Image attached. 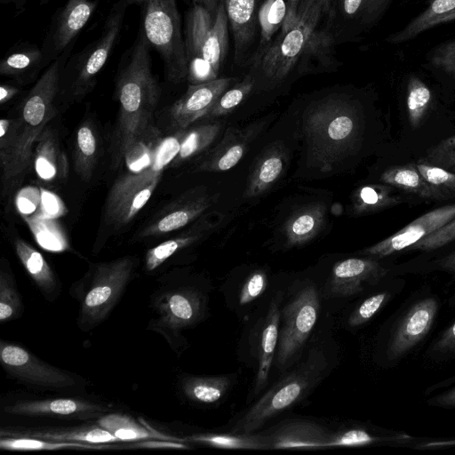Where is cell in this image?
Instances as JSON below:
<instances>
[{
	"label": "cell",
	"mask_w": 455,
	"mask_h": 455,
	"mask_svg": "<svg viewBox=\"0 0 455 455\" xmlns=\"http://www.w3.org/2000/svg\"><path fill=\"white\" fill-rule=\"evenodd\" d=\"M151 49L140 29L118 64L115 94L119 110L112 146L116 164L124 162L131 146L153 126L151 121L161 90L152 71Z\"/></svg>",
	"instance_id": "1"
},
{
	"label": "cell",
	"mask_w": 455,
	"mask_h": 455,
	"mask_svg": "<svg viewBox=\"0 0 455 455\" xmlns=\"http://www.w3.org/2000/svg\"><path fill=\"white\" fill-rule=\"evenodd\" d=\"M69 45L44 70L19 107L17 143L6 169L2 172L3 195L12 191L33 163L37 140L56 114L62 70L71 55Z\"/></svg>",
	"instance_id": "2"
},
{
	"label": "cell",
	"mask_w": 455,
	"mask_h": 455,
	"mask_svg": "<svg viewBox=\"0 0 455 455\" xmlns=\"http://www.w3.org/2000/svg\"><path fill=\"white\" fill-rule=\"evenodd\" d=\"M228 20L223 1L215 14L194 4L186 18L185 53L189 84H199L218 78L228 52Z\"/></svg>",
	"instance_id": "3"
},
{
	"label": "cell",
	"mask_w": 455,
	"mask_h": 455,
	"mask_svg": "<svg viewBox=\"0 0 455 455\" xmlns=\"http://www.w3.org/2000/svg\"><path fill=\"white\" fill-rule=\"evenodd\" d=\"M335 0H300L293 24L255 54L253 66L274 83L285 78L298 60L309 51L319 26L332 12Z\"/></svg>",
	"instance_id": "4"
},
{
	"label": "cell",
	"mask_w": 455,
	"mask_h": 455,
	"mask_svg": "<svg viewBox=\"0 0 455 455\" xmlns=\"http://www.w3.org/2000/svg\"><path fill=\"white\" fill-rule=\"evenodd\" d=\"M328 362L314 348L296 369L275 383L244 414L233 433H252L267 421L301 401L323 379Z\"/></svg>",
	"instance_id": "5"
},
{
	"label": "cell",
	"mask_w": 455,
	"mask_h": 455,
	"mask_svg": "<svg viewBox=\"0 0 455 455\" xmlns=\"http://www.w3.org/2000/svg\"><path fill=\"white\" fill-rule=\"evenodd\" d=\"M129 6L127 0H118L112 6L100 35L83 50L70 55L60 77V100L77 101L93 89L119 39Z\"/></svg>",
	"instance_id": "6"
},
{
	"label": "cell",
	"mask_w": 455,
	"mask_h": 455,
	"mask_svg": "<svg viewBox=\"0 0 455 455\" xmlns=\"http://www.w3.org/2000/svg\"><path fill=\"white\" fill-rule=\"evenodd\" d=\"M183 133L163 140L154 162L138 172H129L122 176L108 193L105 219L108 224L121 227L128 224L145 206L156 188L164 167L179 153Z\"/></svg>",
	"instance_id": "7"
},
{
	"label": "cell",
	"mask_w": 455,
	"mask_h": 455,
	"mask_svg": "<svg viewBox=\"0 0 455 455\" xmlns=\"http://www.w3.org/2000/svg\"><path fill=\"white\" fill-rule=\"evenodd\" d=\"M140 6L141 31L160 55L166 79L180 84L187 79L184 36L176 0H127Z\"/></svg>",
	"instance_id": "8"
},
{
	"label": "cell",
	"mask_w": 455,
	"mask_h": 455,
	"mask_svg": "<svg viewBox=\"0 0 455 455\" xmlns=\"http://www.w3.org/2000/svg\"><path fill=\"white\" fill-rule=\"evenodd\" d=\"M307 131L315 147L328 155L339 153L355 140L358 118L355 108L348 101L330 98L311 112Z\"/></svg>",
	"instance_id": "9"
},
{
	"label": "cell",
	"mask_w": 455,
	"mask_h": 455,
	"mask_svg": "<svg viewBox=\"0 0 455 455\" xmlns=\"http://www.w3.org/2000/svg\"><path fill=\"white\" fill-rule=\"evenodd\" d=\"M319 295L314 284L299 291L283 310V327L279 333L276 365L291 363L303 349L319 314Z\"/></svg>",
	"instance_id": "10"
},
{
	"label": "cell",
	"mask_w": 455,
	"mask_h": 455,
	"mask_svg": "<svg viewBox=\"0 0 455 455\" xmlns=\"http://www.w3.org/2000/svg\"><path fill=\"white\" fill-rule=\"evenodd\" d=\"M133 259L120 258L100 264L81 307V321L85 326H94L103 321L121 297L128 283Z\"/></svg>",
	"instance_id": "11"
},
{
	"label": "cell",
	"mask_w": 455,
	"mask_h": 455,
	"mask_svg": "<svg viewBox=\"0 0 455 455\" xmlns=\"http://www.w3.org/2000/svg\"><path fill=\"white\" fill-rule=\"evenodd\" d=\"M1 363L13 378L38 387L65 388L76 385L74 377L53 367L18 345L1 342Z\"/></svg>",
	"instance_id": "12"
},
{
	"label": "cell",
	"mask_w": 455,
	"mask_h": 455,
	"mask_svg": "<svg viewBox=\"0 0 455 455\" xmlns=\"http://www.w3.org/2000/svg\"><path fill=\"white\" fill-rule=\"evenodd\" d=\"M98 0H68L53 15L41 50L46 66L75 44L79 32L89 21Z\"/></svg>",
	"instance_id": "13"
},
{
	"label": "cell",
	"mask_w": 455,
	"mask_h": 455,
	"mask_svg": "<svg viewBox=\"0 0 455 455\" xmlns=\"http://www.w3.org/2000/svg\"><path fill=\"white\" fill-rule=\"evenodd\" d=\"M454 218L455 204L434 209L417 218L394 235L366 248L362 253L382 258L408 249Z\"/></svg>",
	"instance_id": "14"
},
{
	"label": "cell",
	"mask_w": 455,
	"mask_h": 455,
	"mask_svg": "<svg viewBox=\"0 0 455 455\" xmlns=\"http://www.w3.org/2000/svg\"><path fill=\"white\" fill-rule=\"evenodd\" d=\"M233 78H217L199 84H189L186 92L170 108L172 124L178 131L205 116Z\"/></svg>",
	"instance_id": "15"
},
{
	"label": "cell",
	"mask_w": 455,
	"mask_h": 455,
	"mask_svg": "<svg viewBox=\"0 0 455 455\" xmlns=\"http://www.w3.org/2000/svg\"><path fill=\"white\" fill-rule=\"evenodd\" d=\"M387 269L372 259L352 258L336 263L328 285L331 297H348L361 293L365 285H374Z\"/></svg>",
	"instance_id": "16"
},
{
	"label": "cell",
	"mask_w": 455,
	"mask_h": 455,
	"mask_svg": "<svg viewBox=\"0 0 455 455\" xmlns=\"http://www.w3.org/2000/svg\"><path fill=\"white\" fill-rule=\"evenodd\" d=\"M436 311L437 303L433 298L425 299L413 305L389 341L388 357L398 358L418 344L428 332Z\"/></svg>",
	"instance_id": "17"
},
{
	"label": "cell",
	"mask_w": 455,
	"mask_h": 455,
	"mask_svg": "<svg viewBox=\"0 0 455 455\" xmlns=\"http://www.w3.org/2000/svg\"><path fill=\"white\" fill-rule=\"evenodd\" d=\"M159 323L178 331L195 323L203 310L202 298L192 289L183 288L162 296L157 302Z\"/></svg>",
	"instance_id": "18"
},
{
	"label": "cell",
	"mask_w": 455,
	"mask_h": 455,
	"mask_svg": "<svg viewBox=\"0 0 455 455\" xmlns=\"http://www.w3.org/2000/svg\"><path fill=\"white\" fill-rule=\"evenodd\" d=\"M46 68L41 47L27 41L10 47L0 60V75L20 85L36 81Z\"/></svg>",
	"instance_id": "19"
},
{
	"label": "cell",
	"mask_w": 455,
	"mask_h": 455,
	"mask_svg": "<svg viewBox=\"0 0 455 455\" xmlns=\"http://www.w3.org/2000/svg\"><path fill=\"white\" fill-rule=\"evenodd\" d=\"M6 413L25 416H59L78 419L93 418L106 408L87 401L72 398H57L15 403L7 406Z\"/></svg>",
	"instance_id": "20"
},
{
	"label": "cell",
	"mask_w": 455,
	"mask_h": 455,
	"mask_svg": "<svg viewBox=\"0 0 455 455\" xmlns=\"http://www.w3.org/2000/svg\"><path fill=\"white\" fill-rule=\"evenodd\" d=\"M332 434L309 421H291L266 435L269 449L328 448Z\"/></svg>",
	"instance_id": "21"
},
{
	"label": "cell",
	"mask_w": 455,
	"mask_h": 455,
	"mask_svg": "<svg viewBox=\"0 0 455 455\" xmlns=\"http://www.w3.org/2000/svg\"><path fill=\"white\" fill-rule=\"evenodd\" d=\"M33 164L36 175L44 182L66 178L68 169L67 158L53 129L46 127L39 136L34 149Z\"/></svg>",
	"instance_id": "22"
},
{
	"label": "cell",
	"mask_w": 455,
	"mask_h": 455,
	"mask_svg": "<svg viewBox=\"0 0 455 455\" xmlns=\"http://www.w3.org/2000/svg\"><path fill=\"white\" fill-rule=\"evenodd\" d=\"M252 127L245 131L229 128L220 142L199 164L201 171H227L234 167L243 156L249 143L255 137Z\"/></svg>",
	"instance_id": "23"
},
{
	"label": "cell",
	"mask_w": 455,
	"mask_h": 455,
	"mask_svg": "<svg viewBox=\"0 0 455 455\" xmlns=\"http://www.w3.org/2000/svg\"><path fill=\"white\" fill-rule=\"evenodd\" d=\"M234 36L235 60L241 62L255 36L256 0H223Z\"/></svg>",
	"instance_id": "24"
},
{
	"label": "cell",
	"mask_w": 455,
	"mask_h": 455,
	"mask_svg": "<svg viewBox=\"0 0 455 455\" xmlns=\"http://www.w3.org/2000/svg\"><path fill=\"white\" fill-rule=\"evenodd\" d=\"M455 20V0H431L427 6L402 29L389 35L386 42L402 44L435 27Z\"/></svg>",
	"instance_id": "25"
},
{
	"label": "cell",
	"mask_w": 455,
	"mask_h": 455,
	"mask_svg": "<svg viewBox=\"0 0 455 455\" xmlns=\"http://www.w3.org/2000/svg\"><path fill=\"white\" fill-rule=\"evenodd\" d=\"M281 301L282 292H277L269 304L268 310L263 323L260 338L259 367L255 381L256 393L262 390L268 381L274 354L279 339Z\"/></svg>",
	"instance_id": "26"
},
{
	"label": "cell",
	"mask_w": 455,
	"mask_h": 455,
	"mask_svg": "<svg viewBox=\"0 0 455 455\" xmlns=\"http://www.w3.org/2000/svg\"><path fill=\"white\" fill-rule=\"evenodd\" d=\"M1 436H28L60 442H77L89 444H105L119 440L99 426H83L64 429L9 430L2 429Z\"/></svg>",
	"instance_id": "27"
},
{
	"label": "cell",
	"mask_w": 455,
	"mask_h": 455,
	"mask_svg": "<svg viewBox=\"0 0 455 455\" xmlns=\"http://www.w3.org/2000/svg\"><path fill=\"white\" fill-rule=\"evenodd\" d=\"M209 205L210 201L206 196L189 199L152 220L140 232V236L150 237L180 229L199 216Z\"/></svg>",
	"instance_id": "28"
},
{
	"label": "cell",
	"mask_w": 455,
	"mask_h": 455,
	"mask_svg": "<svg viewBox=\"0 0 455 455\" xmlns=\"http://www.w3.org/2000/svg\"><path fill=\"white\" fill-rule=\"evenodd\" d=\"M287 163L282 146H272L257 161L250 176L245 196H256L267 190L281 176Z\"/></svg>",
	"instance_id": "29"
},
{
	"label": "cell",
	"mask_w": 455,
	"mask_h": 455,
	"mask_svg": "<svg viewBox=\"0 0 455 455\" xmlns=\"http://www.w3.org/2000/svg\"><path fill=\"white\" fill-rule=\"evenodd\" d=\"M380 180L386 184L423 198L440 200L449 197L441 190L429 185L414 164L388 168L381 174Z\"/></svg>",
	"instance_id": "30"
},
{
	"label": "cell",
	"mask_w": 455,
	"mask_h": 455,
	"mask_svg": "<svg viewBox=\"0 0 455 455\" xmlns=\"http://www.w3.org/2000/svg\"><path fill=\"white\" fill-rule=\"evenodd\" d=\"M99 139L91 120L83 122L76 132L74 162L76 173L84 181L92 178L99 153Z\"/></svg>",
	"instance_id": "31"
},
{
	"label": "cell",
	"mask_w": 455,
	"mask_h": 455,
	"mask_svg": "<svg viewBox=\"0 0 455 455\" xmlns=\"http://www.w3.org/2000/svg\"><path fill=\"white\" fill-rule=\"evenodd\" d=\"M16 254L28 274L46 295L53 294L57 289L55 275L43 255L24 240L14 242Z\"/></svg>",
	"instance_id": "32"
},
{
	"label": "cell",
	"mask_w": 455,
	"mask_h": 455,
	"mask_svg": "<svg viewBox=\"0 0 455 455\" xmlns=\"http://www.w3.org/2000/svg\"><path fill=\"white\" fill-rule=\"evenodd\" d=\"M98 425L108 430L119 441H139L144 439H164L180 441L175 437L164 435L161 433L145 427L129 416L110 413L100 417Z\"/></svg>",
	"instance_id": "33"
},
{
	"label": "cell",
	"mask_w": 455,
	"mask_h": 455,
	"mask_svg": "<svg viewBox=\"0 0 455 455\" xmlns=\"http://www.w3.org/2000/svg\"><path fill=\"white\" fill-rule=\"evenodd\" d=\"M324 207L312 204L297 212L286 223L284 230L291 244H301L314 237L324 220Z\"/></svg>",
	"instance_id": "34"
},
{
	"label": "cell",
	"mask_w": 455,
	"mask_h": 455,
	"mask_svg": "<svg viewBox=\"0 0 455 455\" xmlns=\"http://www.w3.org/2000/svg\"><path fill=\"white\" fill-rule=\"evenodd\" d=\"M229 386L230 379L227 376H192L183 380L182 389L189 400L210 404L220 401Z\"/></svg>",
	"instance_id": "35"
},
{
	"label": "cell",
	"mask_w": 455,
	"mask_h": 455,
	"mask_svg": "<svg viewBox=\"0 0 455 455\" xmlns=\"http://www.w3.org/2000/svg\"><path fill=\"white\" fill-rule=\"evenodd\" d=\"M27 222L38 244L46 251L60 252L68 249L69 244L63 229L55 219L36 214L21 216Z\"/></svg>",
	"instance_id": "36"
},
{
	"label": "cell",
	"mask_w": 455,
	"mask_h": 455,
	"mask_svg": "<svg viewBox=\"0 0 455 455\" xmlns=\"http://www.w3.org/2000/svg\"><path fill=\"white\" fill-rule=\"evenodd\" d=\"M188 440L220 449H269L266 435L252 433L196 434L189 436Z\"/></svg>",
	"instance_id": "37"
},
{
	"label": "cell",
	"mask_w": 455,
	"mask_h": 455,
	"mask_svg": "<svg viewBox=\"0 0 455 455\" xmlns=\"http://www.w3.org/2000/svg\"><path fill=\"white\" fill-rule=\"evenodd\" d=\"M287 17V0H266L263 3L258 13L260 46L256 54L261 52L270 44L272 36L283 28Z\"/></svg>",
	"instance_id": "38"
},
{
	"label": "cell",
	"mask_w": 455,
	"mask_h": 455,
	"mask_svg": "<svg viewBox=\"0 0 455 455\" xmlns=\"http://www.w3.org/2000/svg\"><path fill=\"white\" fill-rule=\"evenodd\" d=\"M111 446L77 442H60L28 436H1L0 448L5 451H54L68 448L103 449Z\"/></svg>",
	"instance_id": "39"
},
{
	"label": "cell",
	"mask_w": 455,
	"mask_h": 455,
	"mask_svg": "<svg viewBox=\"0 0 455 455\" xmlns=\"http://www.w3.org/2000/svg\"><path fill=\"white\" fill-rule=\"evenodd\" d=\"M220 129V123L215 122L185 131L179 153L173 160L174 164H180L205 149L214 140Z\"/></svg>",
	"instance_id": "40"
},
{
	"label": "cell",
	"mask_w": 455,
	"mask_h": 455,
	"mask_svg": "<svg viewBox=\"0 0 455 455\" xmlns=\"http://www.w3.org/2000/svg\"><path fill=\"white\" fill-rule=\"evenodd\" d=\"M162 140L154 126L138 139L127 150L124 158L129 172H138L148 167L154 162Z\"/></svg>",
	"instance_id": "41"
},
{
	"label": "cell",
	"mask_w": 455,
	"mask_h": 455,
	"mask_svg": "<svg viewBox=\"0 0 455 455\" xmlns=\"http://www.w3.org/2000/svg\"><path fill=\"white\" fill-rule=\"evenodd\" d=\"M401 203V198L386 185H369L360 188L355 196L354 207L358 213L379 211Z\"/></svg>",
	"instance_id": "42"
},
{
	"label": "cell",
	"mask_w": 455,
	"mask_h": 455,
	"mask_svg": "<svg viewBox=\"0 0 455 455\" xmlns=\"http://www.w3.org/2000/svg\"><path fill=\"white\" fill-rule=\"evenodd\" d=\"M433 99L430 88L417 76H411L407 84L406 105L409 122L413 128L420 125Z\"/></svg>",
	"instance_id": "43"
},
{
	"label": "cell",
	"mask_w": 455,
	"mask_h": 455,
	"mask_svg": "<svg viewBox=\"0 0 455 455\" xmlns=\"http://www.w3.org/2000/svg\"><path fill=\"white\" fill-rule=\"evenodd\" d=\"M391 2L392 0H339L342 13L348 19L363 24L378 21Z\"/></svg>",
	"instance_id": "44"
},
{
	"label": "cell",
	"mask_w": 455,
	"mask_h": 455,
	"mask_svg": "<svg viewBox=\"0 0 455 455\" xmlns=\"http://www.w3.org/2000/svg\"><path fill=\"white\" fill-rule=\"evenodd\" d=\"M254 84L255 77L247 75L243 81L225 91L205 116L219 117L230 113L248 96Z\"/></svg>",
	"instance_id": "45"
},
{
	"label": "cell",
	"mask_w": 455,
	"mask_h": 455,
	"mask_svg": "<svg viewBox=\"0 0 455 455\" xmlns=\"http://www.w3.org/2000/svg\"><path fill=\"white\" fill-rule=\"evenodd\" d=\"M20 297L16 290L12 275L5 269L0 273V321H9L21 311Z\"/></svg>",
	"instance_id": "46"
},
{
	"label": "cell",
	"mask_w": 455,
	"mask_h": 455,
	"mask_svg": "<svg viewBox=\"0 0 455 455\" xmlns=\"http://www.w3.org/2000/svg\"><path fill=\"white\" fill-rule=\"evenodd\" d=\"M197 235H188L164 241L149 249L146 254V267L148 271L157 268L179 250L191 244Z\"/></svg>",
	"instance_id": "47"
},
{
	"label": "cell",
	"mask_w": 455,
	"mask_h": 455,
	"mask_svg": "<svg viewBox=\"0 0 455 455\" xmlns=\"http://www.w3.org/2000/svg\"><path fill=\"white\" fill-rule=\"evenodd\" d=\"M416 168L432 187L441 190L449 197L455 196V173L439 166L419 161Z\"/></svg>",
	"instance_id": "48"
},
{
	"label": "cell",
	"mask_w": 455,
	"mask_h": 455,
	"mask_svg": "<svg viewBox=\"0 0 455 455\" xmlns=\"http://www.w3.org/2000/svg\"><path fill=\"white\" fill-rule=\"evenodd\" d=\"M430 67L455 78V39L434 47L426 57Z\"/></svg>",
	"instance_id": "49"
},
{
	"label": "cell",
	"mask_w": 455,
	"mask_h": 455,
	"mask_svg": "<svg viewBox=\"0 0 455 455\" xmlns=\"http://www.w3.org/2000/svg\"><path fill=\"white\" fill-rule=\"evenodd\" d=\"M419 161L455 173V135L439 142Z\"/></svg>",
	"instance_id": "50"
},
{
	"label": "cell",
	"mask_w": 455,
	"mask_h": 455,
	"mask_svg": "<svg viewBox=\"0 0 455 455\" xmlns=\"http://www.w3.org/2000/svg\"><path fill=\"white\" fill-rule=\"evenodd\" d=\"M18 119L2 118L0 121V165L4 172L13 154L17 143Z\"/></svg>",
	"instance_id": "51"
},
{
	"label": "cell",
	"mask_w": 455,
	"mask_h": 455,
	"mask_svg": "<svg viewBox=\"0 0 455 455\" xmlns=\"http://www.w3.org/2000/svg\"><path fill=\"white\" fill-rule=\"evenodd\" d=\"M455 240V218L439 228L433 233L422 238L409 250L431 251L435 250Z\"/></svg>",
	"instance_id": "52"
},
{
	"label": "cell",
	"mask_w": 455,
	"mask_h": 455,
	"mask_svg": "<svg viewBox=\"0 0 455 455\" xmlns=\"http://www.w3.org/2000/svg\"><path fill=\"white\" fill-rule=\"evenodd\" d=\"M387 293L381 292L366 299L349 316L348 324L357 327L369 321L387 299Z\"/></svg>",
	"instance_id": "53"
},
{
	"label": "cell",
	"mask_w": 455,
	"mask_h": 455,
	"mask_svg": "<svg viewBox=\"0 0 455 455\" xmlns=\"http://www.w3.org/2000/svg\"><path fill=\"white\" fill-rule=\"evenodd\" d=\"M267 287V276L264 271L258 270L251 274L245 280L240 294L239 303L246 305L259 297Z\"/></svg>",
	"instance_id": "54"
},
{
	"label": "cell",
	"mask_w": 455,
	"mask_h": 455,
	"mask_svg": "<svg viewBox=\"0 0 455 455\" xmlns=\"http://www.w3.org/2000/svg\"><path fill=\"white\" fill-rule=\"evenodd\" d=\"M376 438L363 429H349L332 434L328 447L361 446L375 442Z\"/></svg>",
	"instance_id": "55"
},
{
	"label": "cell",
	"mask_w": 455,
	"mask_h": 455,
	"mask_svg": "<svg viewBox=\"0 0 455 455\" xmlns=\"http://www.w3.org/2000/svg\"><path fill=\"white\" fill-rule=\"evenodd\" d=\"M66 207L63 202L55 194L44 189H41V202L36 215L56 219L64 215Z\"/></svg>",
	"instance_id": "56"
},
{
	"label": "cell",
	"mask_w": 455,
	"mask_h": 455,
	"mask_svg": "<svg viewBox=\"0 0 455 455\" xmlns=\"http://www.w3.org/2000/svg\"><path fill=\"white\" fill-rule=\"evenodd\" d=\"M41 202V189L36 188H25L21 189L16 198V204L21 216L34 214Z\"/></svg>",
	"instance_id": "57"
},
{
	"label": "cell",
	"mask_w": 455,
	"mask_h": 455,
	"mask_svg": "<svg viewBox=\"0 0 455 455\" xmlns=\"http://www.w3.org/2000/svg\"><path fill=\"white\" fill-rule=\"evenodd\" d=\"M432 349L440 354L455 352V323L443 332Z\"/></svg>",
	"instance_id": "58"
},
{
	"label": "cell",
	"mask_w": 455,
	"mask_h": 455,
	"mask_svg": "<svg viewBox=\"0 0 455 455\" xmlns=\"http://www.w3.org/2000/svg\"><path fill=\"white\" fill-rule=\"evenodd\" d=\"M19 92V88L14 84H2L0 86V103L5 104L13 99Z\"/></svg>",
	"instance_id": "59"
},
{
	"label": "cell",
	"mask_w": 455,
	"mask_h": 455,
	"mask_svg": "<svg viewBox=\"0 0 455 455\" xmlns=\"http://www.w3.org/2000/svg\"><path fill=\"white\" fill-rule=\"evenodd\" d=\"M288 2V17L287 20L283 26V28L280 29V33L285 32L294 22L299 4L300 0H287Z\"/></svg>",
	"instance_id": "60"
},
{
	"label": "cell",
	"mask_w": 455,
	"mask_h": 455,
	"mask_svg": "<svg viewBox=\"0 0 455 455\" xmlns=\"http://www.w3.org/2000/svg\"><path fill=\"white\" fill-rule=\"evenodd\" d=\"M434 404L445 408L455 407V387L435 397L434 400Z\"/></svg>",
	"instance_id": "61"
},
{
	"label": "cell",
	"mask_w": 455,
	"mask_h": 455,
	"mask_svg": "<svg viewBox=\"0 0 455 455\" xmlns=\"http://www.w3.org/2000/svg\"><path fill=\"white\" fill-rule=\"evenodd\" d=\"M439 265L442 268L455 274V251L443 258Z\"/></svg>",
	"instance_id": "62"
},
{
	"label": "cell",
	"mask_w": 455,
	"mask_h": 455,
	"mask_svg": "<svg viewBox=\"0 0 455 455\" xmlns=\"http://www.w3.org/2000/svg\"><path fill=\"white\" fill-rule=\"evenodd\" d=\"M223 0H193L194 4H200L208 10L212 14H215L219 4Z\"/></svg>",
	"instance_id": "63"
},
{
	"label": "cell",
	"mask_w": 455,
	"mask_h": 455,
	"mask_svg": "<svg viewBox=\"0 0 455 455\" xmlns=\"http://www.w3.org/2000/svg\"><path fill=\"white\" fill-rule=\"evenodd\" d=\"M28 0H0L3 4H13L17 9H21Z\"/></svg>",
	"instance_id": "64"
}]
</instances>
